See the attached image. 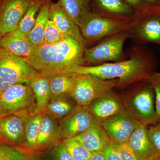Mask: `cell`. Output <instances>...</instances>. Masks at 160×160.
<instances>
[{"label":"cell","instance_id":"obj_1","mask_svg":"<svg viewBox=\"0 0 160 160\" xmlns=\"http://www.w3.org/2000/svg\"><path fill=\"white\" fill-rule=\"evenodd\" d=\"M156 60L149 49H138L136 53L125 61L94 66H82L68 74H89L103 80L118 79L119 87H126L146 81L153 72Z\"/></svg>","mask_w":160,"mask_h":160},{"label":"cell","instance_id":"obj_2","mask_svg":"<svg viewBox=\"0 0 160 160\" xmlns=\"http://www.w3.org/2000/svg\"><path fill=\"white\" fill-rule=\"evenodd\" d=\"M86 49L72 38L65 36L53 44L43 43L36 48L32 57L25 60L43 75L68 73L76 67L85 66Z\"/></svg>","mask_w":160,"mask_h":160},{"label":"cell","instance_id":"obj_3","mask_svg":"<svg viewBox=\"0 0 160 160\" xmlns=\"http://www.w3.org/2000/svg\"><path fill=\"white\" fill-rule=\"evenodd\" d=\"M127 113L137 122L146 126L158 124V118L155 106L153 88L147 81L133 93L122 100Z\"/></svg>","mask_w":160,"mask_h":160},{"label":"cell","instance_id":"obj_4","mask_svg":"<svg viewBox=\"0 0 160 160\" xmlns=\"http://www.w3.org/2000/svg\"><path fill=\"white\" fill-rule=\"evenodd\" d=\"M39 74L25 59L0 47V92L16 84L29 85Z\"/></svg>","mask_w":160,"mask_h":160},{"label":"cell","instance_id":"obj_5","mask_svg":"<svg viewBox=\"0 0 160 160\" xmlns=\"http://www.w3.org/2000/svg\"><path fill=\"white\" fill-rule=\"evenodd\" d=\"M36 102L29 85L18 84L0 92V114L32 117Z\"/></svg>","mask_w":160,"mask_h":160},{"label":"cell","instance_id":"obj_6","mask_svg":"<svg viewBox=\"0 0 160 160\" xmlns=\"http://www.w3.org/2000/svg\"><path fill=\"white\" fill-rule=\"evenodd\" d=\"M73 75L74 85L69 96L78 106H89L94 100L109 94L119 87L118 79H101L89 74Z\"/></svg>","mask_w":160,"mask_h":160},{"label":"cell","instance_id":"obj_7","mask_svg":"<svg viewBox=\"0 0 160 160\" xmlns=\"http://www.w3.org/2000/svg\"><path fill=\"white\" fill-rule=\"evenodd\" d=\"M131 25V22L128 20L106 17L91 12L79 28L87 44L127 30Z\"/></svg>","mask_w":160,"mask_h":160},{"label":"cell","instance_id":"obj_8","mask_svg":"<svg viewBox=\"0 0 160 160\" xmlns=\"http://www.w3.org/2000/svg\"><path fill=\"white\" fill-rule=\"evenodd\" d=\"M128 38L127 30L108 37L96 46L85 49L84 59L89 65H101L108 61H117L123 58V46Z\"/></svg>","mask_w":160,"mask_h":160},{"label":"cell","instance_id":"obj_9","mask_svg":"<svg viewBox=\"0 0 160 160\" xmlns=\"http://www.w3.org/2000/svg\"><path fill=\"white\" fill-rule=\"evenodd\" d=\"M127 31L128 37L138 43L160 45V7L144 10L139 18L131 22Z\"/></svg>","mask_w":160,"mask_h":160},{"label":"cell","instance_id":"obj_10","mask_svg":"<svg viewBox=\"0 0 160 160\" xmlns=\"http://www.w3.org/2000/svg\"><path fill=\"white\" fill-rule=\"evenodd\" d=\"M96 118L88 106H79L68 116L58 120L61 140L79 136L89 129Z\"/></svg>","mask_w":160,"mask_h":160},{"label":"cell","instance_id":"obj_11","mask_svg":"<svg viewBox=\"0 0 160 160\" xmlns=\"http://www.w3.org/2000/svg\"><path fill=\"white\" fill-rule=\"evenodd\" d=\"M112 143L120 145L127 143L130 135L141 124L128 113H121L100 121Z\"/></svg>","mask_w":160,"mask_h":160},{"label":"cell","instance_id":"obj_12","mask_svg":"<svg viewBox=\"0 0 160 160\" xmlns=\"http://www.w3.org/2000/svg\"><path fill=\"white\" fill-rule=\"evenodd\" d=\"M31 0H2L0 3V39L16 29Z\"/></svg>","mask_w":160,"mask_h":160},{"label":"cell","instance_id":"obj_13","mask_svg":"<svg viewBox=\"0 0 160 160\" xmlns=\"http://www.w3.org/2000/svg\"><path fill=\"white\" fill-rule=\"evenodd\" d=\"M61 141L58 121L51 116L42 113L34 150L35 156L39 158Z\"/></svg>","mask_w":160,"mask_h":160},{"label":"cell","instance_id":"obj_14","mask_svg":"<svg viewBox=\"0 0 160 160\" xmlns=\"http://www.w3.org/2000/svg\"><path fill=\"white\" fill-rule=\"evenodd\" d=\"M30 118L11 115L1 118L0 144L18 148L22 142L25 124Z\"/></svg>","mask_w":160,"mask_h":160},{"label":"cell","instance_id":"obj_15","mask_svg":"<svg viewBox=\"0 0 160 160\" xmlns=\"http://www.w3.org/2000/svg\"><path fill=\"white\" fill-rule=\"evenodd\" d=\"M49 17V20L54 23L63 35L72 38L86 48L87 44L82 36L78 26L57 3L51 2Z\"/></svg>","mask_w":160,"mask_h":160},{"label":"cell","instance_id":"obj_16","mask_svg":"<svg viewBox=\"0 0 160 160\" xmlns=\"http://www.w3.org/2000/svg\"><path fill=\"white\" fill-rule=\"evenodd\" d=\"M88 107L92 116L100 121L121 113H127L122 100L113 92L94 100Z\"/></svg>","mask_w":160,"mask_h":160},{"label":"cell","instance_id":"obj_17","mask_svg":"<svg viewBox=\"0 0 160 160\" xmlns=\"http://www.w3.org/2000/svg\"><path fill=\"white\" fill-rule=\"evenodd\" d=\"M75 138L92 154L102 152L106 147L112 143L100 121L97 119L89 129Z\"/></svg>","mask_w":160,"mask_h":160},{"label":"cell","instance_id":"obj_18","mask_svg":"<svg viewBox=\"0 0 160 160\" xmlns=\"http://www.w3.org/2000/svg\"><path fill=\"white\" fill-rule=\"evenodd\" d=\"M127 143L138 160H146L155 155L148 126L141 124L138 126L130 135Z\"/></svg>","mask_w":160,"mask_h":160},{"label":"cell","instance_id":"obj_19","mask_svg":"<svg viewBox=\"0 0 160 160\" xmlns=\"http://www.w3.org/2000/svg\"><path fill=\"white\" fill-rule=\"evenodd\" d=\"M0 47L25 59L32 57L37 48L28 38L16 34L13 31L0 39Z\"/></svg>","mask_w":160,"mask_h":160},{"label":"cell","instance_id":"obj_20","mask_svg":"<svg viewBox=\"0 0 160 160\" xmlns=\"http://www.w3.org/2000/svg\"><path fill=\"white\" fill-rule=\"evenodd\" d=\"M78 106L70 96H52L42 113L60 120L71 114Z\"/></svg>","mask_w":160,"mask_h":160},{"label":"cell","instance_id":"obj_21","mask_svg":"<svg viewBox=\"0 0 160 160\" xmlns=\"http://www.w3.org/2000/svg\"><path fill=\"white\" fill-rule=\"evenodd\" d=\"M42 113L29 118L25 124L22 142L18 149L31 157L34 156V150L38 135Z\"/></svg>","mask_w":160,"mask_h":160},{"label":"cell","instance_id":"obj_22","mask_svg":"<svg viewBox=\"0 0 160 160\" xmlns=\"http://www.w3.org/2000/svg\"><path fill=\"white\" fill-rule=\"evenodd\" d=\"M29 85L36 102V116L42 112L51 98L52 93L49 77L39 74L32 79Z\"/></svg>","mask_w":160,"mask_h":160},{"label":"cell","instance_id":"obj_23","mask_svg":"<svg viewBox=\"0 0 160 160\" xmlns=\"http://www.w3.org/2000/svg\"><path fill=\"white\" fill-rule=\"evenodd\" d=\"M57 4L61 6L78 26L91 12L89 0H59Z\"/></svg>","mask_w":160,"mask_h":160},{"label":"cell","instance_id":"obj_24","mask_svg":"<svg viewBox=\"0 0 160 160\" xmlns=\"http://www.w3.org/2000/svg\"><path fill=\"white\" fill-rule=\"evenodd\" d=\"M51 1L44 4L38 12L34 26L29 32L28 39L36 48L44 43V31L49 19V9Z\"/></svg>","mask_w":160,"mask_h":160},{"label":"cell","instance_id":"obj_25","mask_svg":"<svg viewBox=\"0 0 160 160\" xmlns=\"http://www.w3.org/2000/svg\"><path fill=\"white\" fill-rule=\"evenodd\" d=\"M51 0H31L26 13L14 30L15 33L28 38L34 26L38 12L44 4Z\"/></svg>","mask_w":160,"mask_h":160},{"label":"cell","instance_id":"obj_26","mask_svg":"<svg viewBox=\"0 0 160 160\" xmlns=\"http://www.w3.org/2000/svg\"><path fill=\"white\" fill-rule=\"evenodd\" d=\"M48 77L52 96H69L74 85V75L59 73Z\"/></svg>","mask_w":160,"mask_h":160},{"label":"cell","instance_id":"obj_27","mask_svg":"<svg viewBox=\"0 0 160 160\" xmlns=\"http://www.w3.org/2000/svg\"><path fill=\"white\" fill-rule=\"evenodd\" d=\"M98 6L102 10L117 15H127L133 12L131 6L122 0H95Z\"/></svg>","mask_w":160,"mask_h":160},{"label":"cell","instance_id":"obj_28","mask_svg":"<svg viewBox=\"0 0 160 160\" xmlns=\"http://www.w3.org/2000/svg\"><path fill=\"white\" fill-rule=\"evenodd\" d=\"M66 150L74 160H89L92 153L75 138L62 140Z\"/></svg>","mask_w":160,"mask_h":160},{"label":"cell","instance_id":"obj_29","mask_svg":"<svg viewBox=\"0 0 160 160\" xmlns=\"http://www.w3.org/2000/svg\"><path fill=\"white\" fill-rule=\"evenodd\" d=\"M44 160H74L65 148L62 141L41 155Z\"/></svg>","mask_w":160,"mask_h":160},{"label":"cell","instance_id":"obj_30","mask_svg":"<svg viewBox=\"0 0 160 160\" xmlns=\"http://www.w3.org/2000/svg\"><path fill=\"white\" fill-rule=\"evenodd\" d=\"M0 160H39L38 158L29 156L12 146L0 144Z\"/></svg>","mask_w":160,"mask_h":160},{"label":"cell","instance_id":"obj_31","mask_svg":"<svg viewBox=\"0 0 160 160\" xmlns=\"http://www.w3.org/2000/svg\"><path fill=\"white\" fill-rule=\"evenodd\" d=\"M65 37L54 23L51 20H48L44 31V43L53 44L62 39Z\"/></svg>","mask_w":160,"mask_h":160},{"label":"cell","instance_id":"obj_32","mask_svg":"<svg viewBox=\"0 0 160 160\" xmlns=\"http://www.w3.org/2000/svg\"><path fill=\"white\" fill-rule=\"evenodd\" d=\"M154 90L155 95V106L158 118H160V72H153L147 80Z\"/></svg>","mask_w":160,"mask_h":160},{"label":"cell","instance_id":"obj_33","mask_svg":"<svg viewBox=\"0 0 160 160\" xmlns=\"http://www.w3.org/2000/svg\"><path fill=\"white\" fill-rule=\"evenodd\" d=\"M148 129L155 155L160 158V126L154 124L149 126Z\"/></svg>","mask_w":160,"mask_h":160},{"label":"cell","instance_id":"obj_34","mask_svg":"<svg viewBox=\"0 0 160 160\" xmlns=\"http://www.w3.org/2000/svg\"><path fill=\"white\" fill-rule=\"evenodd\" d=\"M114 146L119 154L121 160H138L128 143H123L120 145L114 144Z\"/></svg>","mask_w":160,"mask_h":160},{"label":"cell","instance_id":"obj_35","mask_svg":"<svg viewBox=\"0 0 160 160\" xmlns=\"http://www.w3.org/2000/svg\"><path fill=\"white\" fill-rule=\"evenodd\" d=\"M102 153L106 160H122L112 142L106 147Z\"/></svg>","mask_w":160,"mask_h":160},{"label":"cell","instance_id":"obj_36","mask_svg":"<svg viewBox=\"0 0 160 160\" xmlns=\"http://www.w3.org/2000/svg\"><path fill=\"white\" fill-rule=\"evenodd\" d=\"M125 1L130 6L138 8L144 7L142 0H125Z\"/></svg>","mask_w":160,"mask_h":160},{"label":"cell","instance_id":"obj_37","mask_svg":"<svg viewBox=\"0 0 160 160\" xmlns=\"http://www.w3.org/2000/svg\"><path fill=\"white\" fill-rule=\"evenodd\" d=\"M89 160H106L102 152H96L92 154Z\"/></svg>","mask_w":160,"mask_h":160},{"label":"cell","instance_id":"obj_38","mask_svg":"<svg viewBox=\"0 0 160 160\" xmlns=\"http://www.w3.org/2000/svg\"><path fill=\"white\" fill-rule=\"evenodd\" d=\"M158 157H157L156 155H153L146 160H158Z\"/></svg>","mask_w":160,"mask_h":160},{"label":"cell","instance_id":"obj_39","mask_svg":"<svg viewBox=\"0 0 160 160\" xmlns=\"http://www.w3.org/2000/svg\"><path fill=\"white\" fill-rule=\"evenodd\" d=\"M157 0H146V2L150 4H154L157 2Z\"/></svg>","mask_w":160,"mask_h":160},{"label":"cell","instance_id":"obj_40","mask_svg":"<svg viewBox=\"0 0 160 160\" xmlns=\"http://www.w3.org/2000/svg\"><path fill=\"white\" fill-rule=\"evenodd\" d=\"M158 124H159V125L160 126V118H159L158 121Z\"/></svg>","mask_w":160,"mask_h":160},{"label":"cell","instance_id":"obj_41","mask_svg":"<svg viewBox=\"0 0 160 160\" xmlns=\"http://www.w3.org/2000/svg\"><path fill=\"white\" fill-rule=\"evenodd\" d=\"M4 116H6L5 115H1L0 114V118H2V117H4Z\"/></svg>","mask_w":160,"mask_h":160},{"label":"cell","instance_id":"obj_42","mask_svg":"<svg viewBox=\"0 0 160 160\" xmlns=\"http://www.w3.org/2000/svg\"><path fill=\"white\" fill-rule=\"evenodd\" d=\"M158 160H160V158H158Z\"/></svg>","mask_w":160,"mask_h":160},{"label":"cell","instance_id":"obj_43","mask_svg":"<svg viewBox=\"0 0 160 160\" xmlns=\"http://www.w3.org/2000/svg\"><path fill=\"white\" fill-rule=\"evenodd\" d=\"M1 1H2V0H0V3H1Z\"/></svg>","mask_w":160,"mask_h":160},{"label":"cell","instance_id":"obj_44","mask_svg":"<svg viewBox=\"0 0 160 160\" xmlns=\"http://www.w3.org/2000/svg\"></svg>","mask_w":160,"mask_h":160}]
</instances>
